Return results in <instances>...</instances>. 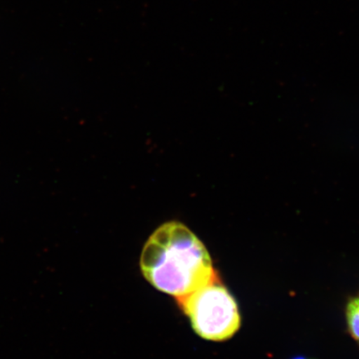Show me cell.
<instances>
[{
    "label": "cell",
    "mask_w": 359,
    "mask_h": 359,
    "mask_svg": "<svg viewBox=\"0 0 359 359\" xmlns=\"http://www.w3.org/2000/svg\"><path fill=\"white\" fill-rule=\"evenodd\" d=\"M140 266L152 286L176 299L217 280L204 244L178 222L156 229L143 247Z\"/></svg>",
    "instance_id": "6da1fadb"
},
{
    "label": "cell",
    "mask_w": 359,
    "mask_h": 359,
    "mask_svg": "<svg viewBox=\"0 0 359 359\" xmlns=\"http://www.w3.org/2000/svg\"><path fill=\"white\" fill-rule=\"evenodd\" d=\"M177 302L202 339L222 342L240 330L241 318L236 299L217 280Z\"/></svg>",
    "instance_id": "7a4b0ae2"
},
{
    "label": "cell",
    "mask_w": 359,
    "mask_h": 359,
    "mask_svg": "<svg viewBox=\"0 0 359 359\" xmlns=\"http://www.w3.org/2000/svg\"><path fill=\"white\" fill-rule=\"evenodd\" d=\"M346 317L350 334L359 343V298L350 300L347 305Z\"/></svg>",
    "instance_id": "3957f363"
},
{
    "label": "cell",
    "mask_w": 359,
    "mask_h": 359,
    "mask_svg": "<svg viewBox=\"0 0 359 359\" xmlns=\"http://www.w3.org/2000/svg\"><path fill=\"white\" fill-rule=\"evenodd\" d=\"M292 359H312V358H308L306 357H303V356H298V357H295V358H292Z\"/></svg>",
    "instance_id": "277c9868"
}]
</instances>
